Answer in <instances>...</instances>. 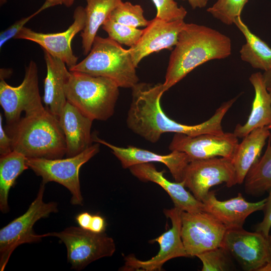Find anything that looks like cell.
<instances>
[{
	"label": "cell",
	"mask_w": 271,
	"mask_h": 271,
	"mask_svg": "<svg viewBox=\"0 0 271 271\" xmlns=\"http://www.w3.org/2000/svg\"><path fill=\"white\" fill-rule=\"evenodd\" d=\"M231 53V41L227 36L205 26L186 23L170 57L163 83L164 92L198 66L225 59Z\"/></svg>",
	"instance_id": "cell-2"
},
{
	"label": "cell",
	"mask_w": 271,
	"mask_h": 271,
	"mask_svg": "<svg viewBox=\"0 0 271 271\" xmlns=\"http://www.w3.org/2000/svg\"><path fill=\"white\" fill-rule=\"evenodd\" d=\"M157 9L156 17L167 22L184 20L187 15L186 9L179 7L174 0H152Z\"/></svg>",
	"instance_id": "cell-32"
},
{
	"label": "cell",
	"mask_w": 271,
	"mask_h": 271,
	"mask_svg": "<svg viewBox=\"0 0 271 271\" xmlns=\"http://www.w3.org/2000/svg\"><path fill=\"white\" fill-rule=\"evenodd\" d=\"M6 2V0H1V4H3L4 3Z\"/></svg>",
	"instance_id": "cell-44"
},
{
	"label": "cell",
	"mask_w": 271,
	"mask_h": 271,
	"mask_svg": "<svg viewBox=\"0 0 271 271\" xmlns=\"http://www.w3.org/2000/svg\"><path fill=\"white\" fill-rule=\"evenodd\" d=\"M181 220V237L189 257L222 246L227 229L210 213L182 211Z\"/></svg>",
	"instance_id": "cell-11"
},
{
	"label": "cell",
	"mask_w": 271,
	"mask_h": 271,
	"mask_svg": "<svg viewBox=\"0 0 271 271\" xmlns=\"http://www.w3.org/2000/svg\"><path fill=\"white\" fill-rule=\"evenodd\" d=\"M267 127L271 132V122L270 123V124Z\"/></svg>",
	"instance_id": "cell-43"
},
{
	"label": "cell",
	"mask_w": 271,
	"mask_h": 271,
	"mask_svg": "<svg viewBox=\"0 0 271 271\" xmlns=\"http://www.w3.org/2000/svg\"><path fill=\"white\" fill-rule=\"evenodd\" d=\"M166 216L169 218L172 227L151 242H157L160 245L158 253L147 260H141L133 254L124 256V265L119 270L123 271L161 270L162 266L167 261L177 257H189L181 237L182 210L174 207L164 209Z\"/></svg>",
	"instance_id": "cell-12"
},
{
	"label": "cell",
	"mask_w": 271,
	"mask_h": 271,
	"mask_svg": "<svg viewBox=\"0 0 271 271\" xmlns=\"http://www.w3.org/2000/svg\"><path fill=\"white\" fill-rule=\"evenodd\" d=\"M109 19L130 27H147L150 21L144 16V10L140 5L128 2H121L111 13Z\"/></svg>",
	"instance_id": "cell-28"
},
{
	"label": "cell",
	"mask_w": 271,
	"mask_h": 271,
	"mask_svg": "<svg viewBox=\"0 0 271 271\" xmlns=\"http://www.w3.org/2000/svg\"><path fill=\"white\" fill-rule=\"evenodd\" d=\"M228 253L222 247H218L198 254L202 263V271H224L230 268Z\"/></svg>",
	"instance_id": "cell-31"
},
{
	"label": "cell",
	"mask_w": 271,
	"mask_h": 271,
	"mask_svg": "<svg viewBox=\"0 0 271 271\" xmlns=\"http://www.w3.org/2000/svg\"><path fill=\"white\" fill-rule=\"evenodd\" d=\"M234 24L244 36L246 43L240 50L242 60L248 63L254 68L264 71L271 69V48L260 38L251 32L242 21L241 16L237 17Z\"/></svg>",
	"instance_id": "cell-25"
},
{
	"label": "cell",
	"mask_w": 271,
	"mask_h": 271,
	"mask_svg": "<svg viewBox=\"0 0 271 271\" xmlns=\"http://www.w3.org/2000/svg\"><path fill=\"white\" fill-rule=\"evenodd\" d=\"M13 151L12 142L3 126V117L0 114V155H5Z\"/></svg>",
	"instance_id": "cell-35"
},
{
	"label": "cell",
	"mask_w": 271,
	"mask_h": 271,
	"mask_svg": "<svg viewBox=\"0 0 271 271\" xmlns=\"http://www.w3.org/2000/svg\"><path fill=\"white\" fill-rule=\"evenodd\" d=\"M27 158L22 154L13 151L0 157V210L3 213H8L9 193L15 185L17 178L29 168Z\"/></svg>",
	"instance_id": "cell-26"
},
{
	"label": "cell",
	"mask_w": 271,
	"mask_h": 271,
	"mask_svg": "<svg viewBox=\"0 0 271 271\" xmlns=\"http://www.w3.org/2000/svg\"><path fill=\"white\" fill-rule=\"evenodd\" d=\"M92 215L87 212H81L75 217V220L81 228L89 230Z\"/></svg>",
	"instance_id": "cell-37"
},
{
	"label": "cell",
	"mask_w": 271,
	"mask_h": 271,
	"mask_svg": "<svg viewBox=\"0 0 271 271\" xmlns=\"http://www.w3.org/2000/svg\"><path fill=\"white\" fill-rule=\"evenodd\" d=\"M102 28L108 34V37L119 44L129 47L134 46L139 41L143 30L125 25L109 18L102 25Z\"/></svg>",
	"instance_id": "cell-29"
},
{
	"label": "cell",
	"mask_w": 271,
	"mask_h": 271,
	"mask_svg": "<svg viewBox=\"0 0 271 271\" xmlns=\"http://www.w3.org/2000/svg\"><path fill=\"white\" fill-rule=\"evenodd\" d=\"M43 51L47 67L43 101L45 108L58 118L67 102L65 86L70 71L61 60Z\"/></svg>",
	"instance_id": "cell-21"
},
{
	"label": "cell",
	"mask_w": 271,
	"mask_h": 271,
	"mask_svg": "<svg viewBox=\"0 0 271 271\" xmlns=\"http://www.w3.org/2000/svg\"><path fill=\"white\" fill-rule=\"evenodd\" d=\"M45 184L42 182L37 196L23 215L15 218L0 230V270L3 271L15 249L24 243L40 242L46 234H36L33 228L35 223L50 214L58 211L55 202L43 200Z\"/></svg>",
	"instance_id": "cell-6"
},
{
	"label": "cell",
	"mask_w": 271,
	"mask_h": 271,
	"mask_svg": "<svg viewBox=\"0 0 271 271\" xmlns=\"http://www.w3.org/2000/svg\"><path fill=\"white\" fill-rule=\"evenodd\" d=\"M246 194L260 195L271 189V142L263 156L251 167L244 179Z\"/></svg>",
	"instance_id": "cell-27"
},
{
	"label": "cell",
	"mask_w": 271,
	"mask_h": 271,
	"mask_svg": "<svg viewBox=\"0 0 271 271\" xmlns=\"http://www.w3.org/2000/svg\"><path fill=\"white\" fill-rule=\"evenodd\" d=\"M249 80L254 90V98L250 113L243 125L237 124L234 134L237 138H243L253 129L267 126L271 122V95L267 90L262 74H252Z\"/></svg>",
	"instance_id": "cell-22"
},
{
	"label": "cell",
	"mask_w": 271,
	"mask_h": 271,
	"mask_svg": "<svg viewBox=\"0 0 271 271\" xmlns=\"http://www.w3.org/2000/svg\"><path fill=\"white\" fill-rule=\"evenodd\" d=\"M187 1L193 9L202 8L206 6L209 0H182Z\"/></svg>",
	"instance_id": "cell-38"
},
{
	"label": "cell",
	"mask_w": 271,
	"mask_h": 271,
	"mask_svg": "<svg viewBox=\"0 0 271 271\" xmlns=\"http://www.w3.org/2000/svg\"><path fill=\"white\" fill-rule=\"evenodd\" d=\"M270 131L267 126L253 129L238 144L231 161L236 175L237 184L244 182L251 167L259 159Z\"/></svg>",
	"instance_id": "cell-23"
},
{
	"label": "cell",
	"mask_w": 271,
	"mask_h": 271,
	"mask_svg": "<svg viewBox=\"0 0 271 271\" xmlns=\"http://www.w3.org/2000/svg\"><path fill=\"white\" fill-rule=\"evenodd\" d=\"M75 0H64V4L67 7H71Z\"/></svg>",
	"instance_id": "cell-42"
},
{
	"label": "cell",
	"mask_w": 271,
	"mask_h": 271,
	"mask_svg": "<svg viewBox=\"0 0 271 271\" xmlns=\"http://www.w3.org/2000/svg\"><path fill=\"white\" fill-rule=\"evenodd\" d=\"M136 68L128 49L109 37L96 36L86 57L69 70L105 77L119 87L132 88L139 80Z\"/></svg>",
	"instance_id": "cell-5"
},
{
	"label": "cell",
	"mask_w": 271,
	"mask_h": 271,
	"mask_svg": "<svg viewBox=\"0 0 271 271\" xmlns=\"http://www.w3.org/2000/svg\"><path fill=\"white\" fill-rule=\"evenodd\" d=\"M99 143L92 144L79 154L66 159H47L27 158L29 168L42 178V183H58L71 193V203L74 205H83V198L80 190L79 170L99 151Z\"/></svg>",
	"instance_id": "cell-7"
},
{
	"label": "cell",
	"mask_w": 271,
	"mask_h": 271,
	"mask_svg": "<svg viewBox=\"0 0 271 271\" xmlns=\"http://www.w3.org/2000/svg\"><path fill=\"white\" fill-rule=\"evenodd\" d=\"M268 195L266 198L263 209V217L262 221L256 225L255 231L265 235H269L271 228V189L268 191Z\"/></svg>",
	"instance_id": "cell-34"
},
{
	"label": "cell",
	"mask_w": 271,
	"mask_h": 271,
	"mask_svg": "<svg viewBox=\"0 0 271 271\" xmlns=\"http://www.w3.org/2000/svg\"><path fill=\"white\" fill-rule=\"evenodd\" d=\"M233 256L243 269L258 271L271 260V235L249 232L243 227L227 229L222 246Z\"/></svg>",
	"instance_id": "cell-13"
},
{
	"label": "cell",
	"mask_w": 271,
	"mask_h": 271,
	"mask_svg": "<svg viewBox=\"0 0 271 271\" xmlns=\"http://www.w3.org/2000/svg\"><path fill=\"white\" fill-rule=\"evenodd\" d=\"M247 2L248 0H217L207 11L222 23L231 25L237 17L241 16Z\"/></svg>",
	"instance_id": "cell-30"
},
{
	"label": "cell",
	"mask_w": 271,
	"mask_h": 271,
	"mask_svg": "<svg viewBox=\"0 0 271 271\" xmlns=\"http://www.w3.org/2000/svg\"><path fill=\"white\" fill-rule=\"evenodd\" d=\"M73 20V23L62 32L42 33L24 27L14 39L29 40L39 44L43 50L61 60L70 68L77 63L78 57L73 52L71 42L75 36L84 28L85 8L77 7L74 12Z\"/></svg>",
	"instance_id": "cell-15"
},
{
	"label": "cell",
	"mask_w": 271,
	"mask_h": 271,
	"mask_svg": "<svg viewBox=\"0 0 271 271\" xmlns=\"http://www.w3.org/2000/svg\"><path fill=\"white\" fill-rule=\"evenodd\" d=\"M0 104L7 125L19 121L23 111L25 115H29L45 109L39 92L38 68L34 61L26 67L24 79L19 86H12L1 79Z\"/></svg>",
	"instance_id": "cell-9"
},
{
	"label": "cell",
	"mask_w": 271,
	"mask_h": 271,
	"mask_svg": "<svg viewBox=\"0 0 271 271\" xmlns=\"http://www.w3.org/2000/svg\"><path fill=\"white\" fill-rule=\"evenodd\" d=\"M43 10V9L41 7L34 14L16 22L7 29L2 31L0 34V48H1L8 40L13 38H14L28 22Z\"/></svg>",
	"instance_id": "cell-33"
},
{
	"label": "cell",
	"mask_w": 271,
	"mask_h": 271,
	"mask_svg": "<svg viewBox=\"0 0 271 271\" xmlns=\"http://www.w3.org/2000/svg\"><path fill=\"white\" fill-rule=\"evenodd\" d=\"M258 271H271V260L262 265Z\"/></svg>",
	"instance_id": "cell-41"
},
{
	"label": "cell",
	"mask_w": 271,
	"mask_h": 271,
	"mask_svg": "<svg viewBox=\"0 0 271 271\" xmlns=\"http://www.w3.org/2000/svg\"><path fill=\"white\" fill-rule=\"evenodd\" d=\"M64 0H46L42 7L45 10L49 7L64 4Z\"/></svg>",
	"instance_id": "cell-40"
},
{
	"label": "cell",
	"mask_w": 271,
	"mask_h": 271,
	"mask_svg": "<svg viewBox=\"0 0 271 271\" xmlns=\"http://www.w3.org/2000/svg\"><path fill=\"white\" fill-rule=\"evenodd\" d=\"M262 76L267 90L271 95V69L264 71L262 73Z\"/></svg>",
	"instance_id": "cell-39"
},
{
	"label": "cell",
	"mask_w": 271,
	"mask_h": 271,
	"mask_svg": "<svg viewBox=\"0 0 271 271\" xmlns=\"http://www.w3.org/2000/svg\"><path fill=\"white\" fill-rule=\"evenodd\" d=\"M182 182L194 196L201 202L213 186L225 183L227 187H231L237 184L231 160L223 157L190 161Z\"/></svg>",
	"instance_id": "cell-10"
},
{
	"label": "cell",
	"mask_w": 271,
	"mask_h": 271,
	"mask_svg": "<svg viewBox=\"0 0 271 271\" xmlns=\"http://www.w3.org/2000/svg\"><path fill=\"white\" fill-rule=\"evenodd\" d=\"M5 130L12 139L13 151L27 158L56 159L66 155V141L59 119L46 108L25 115L7 125Z\"/></svg>",
	"instance_id": "cell-3"
},
{
	"label": "cell",
	"mask_w": 271,
	"mask_h": 271,
	"mask_svg": "<svg viewBox=\"0 0 271 271\" xmlns=\"http://www.w3.org/2000/svg\"><path fill=\"white\" fill-rule=\"evenodd\" d=\"M265 200V198L258 202H249L240 193L229 199L219 200L215 192L210 191L202 202L204 211L220 221L227 230L243 227L249 215L263 210Z\"/></svg>",
	"instance_id": "cell-18"
},
{
	"label": "cell",
	"mask_w": 271,
	"mask_h": 271,
	"mask_svg": "<svg viewBox=\"0 0 271 271\" xmlns=\"http://www.w3.org/2000/svg\"><path fill=\"white\" fill-rule=\"evenodd\" d=\"M46 235L56 237L65 244L67 261L71 269L76 270L83 269L101 258L111 256L116 250L114 240L104 232L95 233L80 227L70 226Z\"/></svg>",
	"instance_id": "cell-8"
},
{
	"label": "cell",
	"mask_w": 271,
	"mask_h": 271,
	"mask_svg": "<svg viewBox=\"0 0 271 271\" xmlns=\"http://www.w3.org/2000/svg\"><path fill=\"white\" fill-rule=\"evenodd\" d=\"M121 2L122 0H86L85 24L80 35L84 55L89 53L99 27Z\"/></svg>",
	"instance_id": "cell-24"
},
{
	"label": "cell",
	"mask_w": 271,
	"mask_h": 271,
	"mask_svg": "<svg viewBox=\"0 0 271 271\" xmlns=\"http://www.w3.org/2000/svg\"><path fill=\"white\" fill-rule=\"evenodd\" d=\"M106 223L104 218L99 215H92L89 231L95 233L105 231Z\"/></svg>",
	"instance_id": "cell-36"
},
{
	"label": "cell",
	"mask_w": 271,
	"mask_h": 271,
	"mask_svg": "<svg viewBox=\"0 0 271 271\" xmlns=\"http://www.w3.org/2000/svg\"><path fill=\"white\" fill-rule=\"evenodd\" d=\"M119 87L103 77L70 71L65 86L67 101L93 120H106L113 114Z\"/></svg>",
	"instance_id": "cell-4"
},
{
	"label": "cell",
	"mask_w": 271,
	"mask_h": 271,
	"mask_svg": "<svg viewBox=\"0 0 271 271\" xmlns=\"http://www.w3.org/2000/svg\"><path fill=\"white\" fill-rule=\"evenodd\" d=\"M136 178L144 182H152L160 185L170 196L174 207L189 213L204 211V204L186 190L183 182H172L164 176V171H159L152 163H145L128 168Z\"/></svg>",
	"instance_id": "cell-19"
},
{
	"label": "cell",
	"mask_w": 271,
	"mask_h": 271,
	"mask_svg": "<svg viewBox=\"0 0 271 271\" xmlns=\"http://www.w3.org/2000/svg\"><path fill=\"white\" fill-rule=\"evenodd\" d=\"M93 141L105 145L111 150L112 153L120 161L123 169L142 163H161L169 169L176 182H182L187 166L191 161L184 152L173 151L166 155L156 154L151 151L128 146L126 148L113 145L92 134Z\"/></svg>",
	"instance_id": "cell-16"
},
{
	"label": "cell",
	"mask_w": 271,
	"mask_h": 271,
	"mask_svg": "<svg viewBox=\"0 0 271 271\" xmlns=\"http://www.w3.org/2000/svg\"><path fill=\"white\" fill-rule=\"evenodd\" d=\"M185 24L184 20L167 22L156 17L150 21L138 42L128 49L134 66L137 67L145 57L153 52L172 50Z\"/></svg>",
	"instance_id": "cell-17"
},
{
	"label": "cell",
	"mask_w": 271,
	"mask_h": 271,
	"mask_svg": "<svg viewBox=\"0 0 271 271\" xmlns=\"http://www.w3.org/2000/svg\"><path fill=\"white\" fill-rule=\"evenodd\" d=\"M58 119L65 139L67 157L76 156L92 145L93 120L67 101Z\"/></svg>",
	"instance_id": "cell-20"
},
{
	"label": "cell",
	"mask_w": 271,
	"mask_h": 271,
	"mask_svg": "<svg viewBox=\"0 0 271 271\" xmlns=\"http://www.w3.org/2000/svg\"><path fill=\"white\" fill-rule=\"evenodd\" d=\"M238 144V138L233 132L195 137L175 133L169 149L185 153L191 161L218 157L231 160Z\"/></svg>",
	"instance_id": "cell-14"
},
{
	"label": "cell",
	"mask_w": 271,
	"mask_h": 271,
	"mask_svg": "<svg viewBox=\"0 0 271 271\" xmlns=\"http://www.w3.org/2000/svg\"><path fill=\"white\" fill-rule=\"evenodd\" d=\"M131 89L132 99L126 124L132 132L147 141L155 143L165 132L183 133L190 137L225 132L221 123L231 107L227 102L223 103L209 119L198 124L188 125L170 118L162 110L160 100L165 92L163 83H138Z\"/></svg>",
	"instance_id": "cell-1"
}]
</instances>
